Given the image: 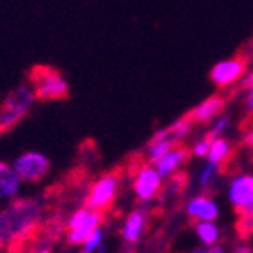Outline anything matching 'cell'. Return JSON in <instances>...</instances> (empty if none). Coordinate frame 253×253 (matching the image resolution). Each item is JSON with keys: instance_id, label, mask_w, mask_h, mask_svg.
Segmentation results:
<instances>
[{"instance_id": "27", "label": "cell", "mask_w": 253, "mask_h": 253, "mask_svg": "<svg viewBox=\"0 0 253 253\" xmlns=\"http://www.w3.org/2000/svg\"><path fill=\"white\" fill-rule=\"evenodd\" d=\"M243 142H245L246 147L253 149V127H252V129H248V131L245 133V136H243Z\"/></svg>"}, {"instance_id": "4", "label": "cell", "mask_w": 253, "mask_h": 253, "mask_svg": "<svg viewBox=\"0 0 253 253\" xmlns=\"http://www.w3.org/2000/svg\"><path fill=\"white\" fill-rule=\"evenodd\" d=\"M103 211L85 206L71 214L68 221V243L71 246H82L94 228L101 227Z\"/></svg>"}, {"instance_id": "5", "label": "cell", "mask_w": 253, "mask_h": 253, "mask_svg": "<svg viewBox=\"0 0 253 253\" xmlns=\"http://www.w3.org/2000/svg\"><path fill=\"white\" fill-rule=\"evenodd\" d=\"M227 200L239 216L253 211V172L236 173L228 181Z\"/></svg>"}, {"instance_id": "21", "label": "cell", "mask_w": 253, "mask_h": 253, "mask_svg": "<svg viewBox=\"0 0 253 253\" xmlns=\"http://www.w3.org/2000/svg\"><path fill=\"white\" fill-rule=\"evenodd\" d=\"M211 144H212V136L207 135L204 136V138L197 140L193 144V147H191V156L199 158V160H206L207 154H209V151H211Z\"/></svg>"}, {"instance_id": "19", "label": "cell", "mask_w": 253, "mask_h": 253, "mask_svg": "<svg viewBox=\"0 0 253 253\" xmlns=\"http://www.w3.org/2000/svg\"><path fill=\"white\" fill-rule=\"evenodd\" d=\"M105 230L101 227L94 228L92 232L87 236V239L84 241V245H82V252L84 253H97V252H105Z\"/></svg>"}, {"instance_id": "15", "label": "cell", "mask_w": 253, "mask_h": 253, "mask_svg": "<svg viewBox=\"0 0 253 253\" xmlns=\"http://www.w3.org/2000/svg\"><path fill=\"white\" fill-rule=\"evenodd\" d=\"M195 236L200 241L202 246H211L218 245L219 239H221V228L216 225V221L211 219H200V221H195Z\"/></svg>"}, {"instance_id": "7", "label": "cell", "mask_w": 253, "mask_h": 253, "mask_svg": "<svg viewBox=\"0 0 253 253\" xmlns=\"http://www.w3.org/2000/svg\"><path fill=\"white\" fill-rule=\"evenodd\" d=\"M14 170L18 172L21 181L25 182H38L42 177H46L50 172V160L44 154L38 151H27L13 161Z\"/></svg>"}, {"instance_id": "13", "label": "cell", "mask_w": 253, "mask_h": 253, "mask_svg": "<svg viewBox=\"0 0 253 253\" xmlns=\"http://www.w3.org/2000/svg\"><path fill=\"white\" fill-rule=\"evenodd\" d=\"M21 182L23 181L20 179L14 167L0 161V202L16 199V195L20 193Z\"/></svg>"}, {"instance_id": "24", "label": "cell", "mask_w": 253, "mask_h": 253, "mask_svg": "<svg viewBox=\"0 0 253 253\" xmlns=\"http://www.w3.org/2000/svg\"><path fill=\"white\" fill-rule=\"evenodd\" d=\"M237 230L241 232V236H250L253 234V211L248 214H241L239 223H237Z\"/></svg>"}, {"instance_id": "20", "label": "cell", "mask_w": 253, "mask_h": 253, "mask_svg": "<svg viewBox=\"0 0 253 253\" xmlns=\"http://www.w3.org/2000/svg\"><path fill=\"white\" fill-rule=\"evenodd\" d=\"M218 172H219V167L214 163H209L207 161L206 165H204L202 169H200L199 172V186L200 188H204V190H207V188H211L212 182H214V179L218 177Z\"/></svg>"}, {"instance_id": "14", "label": "cell", "mask_w": 253, "mask_h": 253, "mask_svg": "<svg viewBox=\"0 0 253 253\" xmlns=\"http://www.w3.org/2000/svg\"><path fill=\"white\" fill-rule=\"evenodd\" d=\"M145 225H147V218H145L144 211H131L127 218L124 219L123 225V241L127 245H136L145 232Z\"/></svg>"}, {"instance_id": "25", "label": "cell", "mask_w": 253, "mask_h": 253, "mask_svg": "<svg viewBox=\"0 0 253 253\" xmlns=\"http://www.w3.org/2000/svg\"><path fill=\"white\" fill-rule=\"evenodd\" d=\"M197 252H199V253H223V252H225V248L218 243V245L202 246V248H199Z\"/></svg>"}, {"instance_id": "10", "label": "cell", "mask_w": 253, "mask_h": 253, "mask_svg": "<svg viewBox=\"0 0 253 253\" xmlns=\"http://www.w3.org/2000/svg\"><path fill=\"white\" fill-rule=\"evenodd\" d=\"M188 218L195 219V221H200V219H211L216 221L219 218V206L214 199L207 197V195H195L191 197L184 207Z\"/></svg>"}, {"instance_id": "1", "label": "cell", "mask_w": 253, "mask_h": 253, "mask_svg": "<svg viewBox=\"0 0 253 253\" xmlns=\"http://www.w3.org/2000/svg\"><path fill=\"white\" fill-rule=\"evenodd\" d=\"M42 219V206L34 199H13L0 211V250L13 252L34 237Z\"/></svg>"}, {"instance_id": "6", "label": "cell", "mask_w": 253, "mask_h": 253, "mask_svg": "<svg viewBox=\"0 0 253 253\" xmlns=\"http://www.w3.org/2000/svg\"><path fill=\"white\" fill-rule=\"evenodd\" d=\"M119 188H121V179L117 173H105L90 186L87 195V206L97 211H106L114 204Z\"/></svg>"}, {"instance_id": "23", "label": "cell", "mask_w": 253, "mask_h": 253, "mask_svg": "<svg viewBox=\"0 0 253 253\" xmlns=\"http://www.w3.org/2000/svg\"><path fill=\"white\" fill-rule=\"evenodd\" d=\"M184 188V175L182 173H173L172 177H169V184H167V197H175L179 195Z\"/></svg>"}, {"instance_id": "16", "label": "cell", "mask_w": 253, "mask_h": 253, "mask_svg": "<svg viewBox=\"0 0 253 253\" xmlns=\"http://www.w3.org/2000/svg\"><path fill=\"white\" fill-rule=\"evenodd\" d=\"M191 126H193V121L190 117H184V119H179L175 121L173 124H170L169 127H165V129L158 131L156 136H161V138H167L173 144H181L182 138L190 135Z\"/></svg>"}, {"instance_id": "8", "label": "cell", "mask_w": 253, "mask_h": 253, "mask_svg": "<svg viewBox=\"0 0 253 253\" xmlns=\"http://www.w3.org/2000/svg\"><path fill=\"white\" fill-rule=\"evenodd\" d=\"M246 75V60L241 57H232L216 62L209 71V78L218 89H228L239 84Z\"/></svg>"}, {"instance_id": "3", "label": "cell", "mask_w": 253, "mask_h": 253, "mask_svg": "<svg viewBox=\"0 0 253 253\" xmlns=\"http://www.w3.org/2000/svg\"><path fill=\"white\" fill-rule=\"evenodd\" d=\"M30 84L38 99L41 101H55L64 99L69 94V85L57 69L38 66L30 73Z\"/></svg>"}, {"instance_id": "9", "label": "cell", "mask_w": 253, "mask_h": 253, "mask_svg": "<svg viewBox=\"0 0 253 253\" xmlns=\"http://www.w3.org/2000/svg\"><path fill=\"white\" fill-rule=\"evenodd\" d=\"M163 181L165 179L161 177V173L152 163L140 167L133 177V191H135L136 199L140 202L152 200L163 188Z\"/></svg>"}, {"instance_id": "11", "label": "cell", "mask_w": 253, "mask_h": 253, "mask_svg": "<svg viewBox=\"0 0 253 253\" xmlns=\"http://www.w3.org/2000/svg\"><path fill=\"white\" fill-rule=\"evenodd\" d=\"M190 156H191V151H188L184 145L175 144L158 163H154V167L161 173V177L169 179L172 177L173 173H177L181 170V167L190 160Z\"/></svg>"}, {"instance_id": "2", "label": "cell", "mask_w": 253, "mask_h": 253, "mask_svg": "<svg viewBox=\"0 0 253 253\" xmlns=\"http://www.w3.org/2000/svg\"><path fill=\"white\" fill-rule=\"evenodd\" d=\"M38 99L32 85L18 87L13 92H9L2 105H0V133L16 126L21 119L30 112L34 101Z\"/></svg>"}, {"instance_id": "22", "label": "cell", "mask_w": 253, "mask_h": 253, "mask_svg": "<svg viewBox=\"0 0 253 253\" xmlns=\"http://www.w3.org/2000/svg\"><path fill=\"white\" fill-rule=\"evenodd\" d=\"M228 126H230V117H228V115H218L211 123V133H209V135H211L212 138H214V136H223L225 131L228 129Z\"/></svg>"}, {"instance_id": "26", "label": "cell", "mask_w": 253, "mask_h": 253, "mask_svg": "<svg viewBox=\"0 0 253 253\" xmlns=\"http://www.w3.org/2000/svg\"><path fill=\"white\" fill-rule=\"evenodd\" d=\"M245 106H246V112L253 115V87H250V89H246Z\"/></svg>"}, {"instance_id": "12", "label": "cell", "mask_w": 253, "mask_h": 253, "mask_svg": "<svg viewBox=\"0 0 253 253\" xmlns=\"http://www.w3.org/2000/svg\"><path fill=\"white\" fill-rule=\"evenodd\" d=\"M223 106H225L223 97L211 96V97H207V99H204L199 106H195L188 117L197 124H209V123H212L218 115H221Z\"/></svg>"}, {"instance_id": "18", "label": "cell", "mask_w": 253, "mask_h": 253, "mask_svg": "<svg viewBox=\"0 0 253 253\" xmlns=\"http://www.w3.org/2000/svg\"><path fill=\"white\" fill-rule=\"evenodd\" d=\"M173 142H170V140L167 138H161V136H152V140L149 142V147H147V160L149 163H158V161L161 160V158L167 154V152L170 151V149L173 147Z\"/></svg>"}, {"instance_id": "28", "label": "cell", "mask_w": 253, "mask_h": 253, "mask_svg": "<svg viewBox=\"0 0 253 253\" xmlns=\"http://www.w3.org/2000/svg\"><path fill=\"white\" fill-rule=\"evenodd\" d=\"M236 252H253V248H236Z\"/></svg>"}, {"instance_id": "17", "label": "cell", "mask_w": 253, "mask_h": 253, "mask_svg": "<svg viewBox=\"0 0 253 253\" xmlns=\"http://www.w3.org/2000/svg\"><path fill=\"white\" fill-rule=\"evenodd\" d=\"M230 154H232V145H230V142H228L225 136H214L211 144V151H209L206 160L209 161V163H214V165H218V167H221V165L230 158Z\"/></svg>"}]
</instances>
